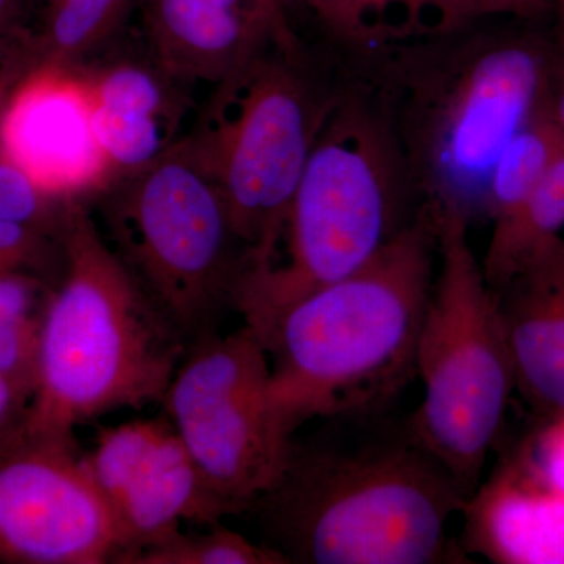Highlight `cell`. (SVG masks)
<instances>
[{"label": "cell", "mask_w": 564, "mask_h": 564, "mask_svg": "<svg viewBox=\"0 0 564 564\" xmlns=\"http://www.w3.org/2000/svg\"><path fill=\"white\" fill-rule=\"evenodd\" d=\"M564 236V150L525 202L492 225L481 269L499 291Z\"/></svg>", "instance_id": "cell-16"}, {"label": "cell", "mask_w": 564, "mask_h": 564, "mask_svg": "<svg viewBox=\"0 0 564 564\" xmlns=\"http://www.w3.org/2000/svg\"><path fill=\"white\" fill-rule=\"evenodd\" d=\"M88 204L104 239L187 348L220 333L236 313L250 256L185 137Z\"/></svg>", "instance_id": "cell-6"}, {"label": "cell", "mask_w": 564, "mask_h": 564, "mask_svg": "<svg viewBox=\"0 0 564 564\" xmlns=\"http://www.w3.org/2000/svg\"><path fill=\"white\" fill-rule=\"evenodd\" d=\"M52 2H54V0H39L41 13H43V11L46 10L47 7H50Z\"/></svg>", "instance_id": "cell-35"}, {"label": "cell", "mask_w": 564, "mask_h": 564, "mask_svg": "<svg viewBox=\"0 0 564 564\" xmlns=\"http://www.w3.org/2000/svg\"><path fill=\"white\" fill-rule=\"evenodd\" d=\"M432 217L440 269L415 350L422 402L408 423L470 497L502 430L514 364L496 291L470 247V223L456 212Z\"/></svg>", "instance_id": "cell-8"}, {"label": "cell", "mask_w": 564, "mask_h": 564, "mask_svg": "<svg viewBox=\"0 0 564 564\" xmlns=\"http://www.w3.org/2000/svg\"><path fill=\"white\" fill-rule=\"evenodd\" d=\"M554 13L558 17L560 33L564 35V0H554Z\"/></svg>", "instance_id": "cell-34"}, {"label": "cell", "mask_w": 564, "mask_h": 564, "mask_svg": "<svg viewBox=\"0 0 564 564\" xmlns=\"http://www.w3.org/2000/svg\"><path fill=\"white\" fill-rule=\"evenodd\" d=\"M137 0H54L33 33L36 65H79L121 28Z\"/></svg>", "instance_id": "cell-18"}, {"label": "cell", "mask_w": 564, "mask_h": 564, "mask_svg": "<svg viewBox=\"0 0 564 564\" xmlns=\"http://www.w3.org/2000/svg\"><path fill=\"white\" fill-rule=\"evenodd\" d=\"M152 61L182 87L218 85L274 43L252 0H144Z\"/></svg>", "instance_id": "cell-13"}, {"label": "cell", "mask_w": 564, "mask_h": 564, "mask_svg": "<svg viewBox=\"0 0 564 564\" xmlns=\"http://www.w3.org/2000/svg\"><path fill=\"white\" fill-rule=\"evenodd\" d=\"M126 564H289L269 545L220 524L207 533L170 534L165 540L129 556Z\"/></svg>", "instance_id": "cell-22"}, {"label": "cell", "mask_w": 564, "mask_h": 564, "mask_svg": "<svg viewBox=\"0 0 564 564\" xmlns=\"http://www.w3.org/2000/svg\"><path fill=\"white\" fill-rule=\"evenodd\" d=\"M63 261L62 243L54 234L25 223L0 220V274L31 273L55 288Z\"/></svg>", "instance_id": "cell-23"}, {"label": "cell", "mask_w": 564, "mask_h": 564, "mask_svg": "<svg viewBox=\"0 0 564 564\" xmlns=\"http://www.w3.org/2000/svg\"><path fill=\"white\" fill-rule=\"evenodd\" d=\"M85 463L117 529L113 563L180 532L182 522L210 527L231 514L165 414L99 429Z\"/></svg>", "instance_id": "cell-11"}, {"label": "cell", "mask_w": 564, "mask_h": 564, "mask_svg": "<svg viewBox=\"0 0 564 564\" xmlns=\"http://www.w3.org/2000/svg\"><path fill=\"white\" fill-rule=\"evenodd\" d=\"M0 155L63 202L90 203L115 180L79 65L43 63L22 77L0 107Z\"/></svg>", "instance_id": "cell-12"}, {"label": "cell", "mask_w": 564, "mask_h": 564, "mask_svg": "<svg viewBox=\"0 0 564 564\" xmlns=\"http://www.w3.org/2000/svg\"><path fill=\"white\" fill-rule=\"evenodd\" d=\"M547 113L564 140V35L552 50L551 80H549Z\"/></svg>", "instance_id": "cell-30"}, {"label": "cell", "mask_w": 564, "mask_h": 564, "mask_svg": "<svg viewBox=\"0 0 564 564\" xmlns=\"http://www.w3.org/2000/svg\"><path fill=\"white\" fill-rule=\"evenodd\" d=\"M463 549L500 564H564V496L524 456L478 486L464 505Z\"/></svg>", "instance_id": "cell-15"}, {"label": "cell", "mask_w": 564, "mask_h": 564, "mask_svg": "<svg viewBox=\"0 0 564 564\" xmlns=\"http://www.w3.org/2000/svg\"><path fill=\"white\" fill-rule=\"evenodd\" d=\"M117 529L76 437L20 432L0 445V563L104 564Z\"/></svg>", "instance_id": "cell-10"}, {"label": "cell", "mask_w": 564, "mask_h": 564, "mask_svg": "<svg viewBox=\"0 0 564 564\" xmlns=\"http://www.w3.org/2000/svg\"><path fill=\"white\" fill-rule=\"evenodd\" d=\"M272 25L274 44L284 50H296L300 41L293 31L288 13V0H252Z\"/></svg>", "instance_id": "cell-31"}, {"label": "cell", "mask_w": 564, "mask_h": 564, "mask_svg": "<svg viewBox=\"0 0 564 564\" xmlns=\"http://www.w3.org/2000/svg\"><path fill=\"white\" fill-rule=\"evenodd\" d=\"M292 437L280 478L243 514L289 564L463 563L448 522L469 494L388 408Z\"/></svg>", "instance_id": "cell-1"}, {"label": "cell", "mask_w": 564, "mask_h": 564, "mask_svg": "<svg viewBox=\"0 0 564 564\" xmlns=\"http://www.w3.org/2000/svg\"><path fill=\"white\" fill-rule=\"evenodd\" d=\"M70 203L41 191L28 173L0 155V220L25 223L58 237Z\"/></svg>", "instance_id": "cell-24"}, {"label": "cell", "mask_w": 564, "mask_h": 564, "mask_svg": "<svg viewBox=\"0 0 564 564\" xmlns=\"http://www.w3.org/2000/svg\"><path fill=\"white\" fill-rule=\"evenodd\" d=\"M326 32L348 46L375 51L361 0H299Z\"/></svg>", "instance_id": "cell-25"}, {"label": "cell", "mask_w": 564, "mask_h": 564, "mask_svg": "<svg viewBox=\"0 0 564 564\" xmlns=\"http://www.w3.org/2000/svg\"><path fill=\"white\" fill-rule=\"evenodd\" d=\"M46 307L20 282L0 280V375L31 403Z\"/></svg>", "instance_id": "cell-21"}, {"label": "cell", "mask_w": 564, "mask_h": 564, "mask_svg": "<svg viewBox=\"0 0 564 564\" xmlns=\"http://www.w3.org/2000/svg\"><path fill=\"white\" fill-rule=\"evenodd\" d=\"M35 65L32 40L0 39V107Z\"/></svg>", "instance_id": "cell-27"}, {"label": "cell", "mask_w": 564, "mask_h": 564, "mask_svg": "<svg viewBox=\"0 0 564 564\" xmlns=\"http://www.w3.org/2000/svg\"><path fill=\"white\" fill-rule=\"evenodd\" d=\"M404 192L410 182L380 102L339 96L289 207L284 261L240 285L236 313L262 344L292 304L358 272L402 231Z\"/></svg>", "instance_id": "cell-5"}, {"label": "cell", "mask_w": 564, "mask_h": 564, "mask_svg": "<svg viewBox=\"0 0 564 564\" xmlns=\"http://www.w3.org/2000/svg\"><path fill=\"white\" fill-rule=\"evenodd\" d=\"M337 98L315 84L302 47L270 41L215 85L185 137L225 199L250 256L248 273L276 258L293 195Z\"/></svg>", "instance_id": "cell-7"}, {"label": "cell", "mask_w": 564, "mask_h": 564, "mask_svg": "<svg viewBox=\"0 0 564 564\" xmlns=\"http://www.w3.org/2000/svg\"><path fill=\"white\" fill-rule=\"evenodd\" d=\"M511 17L519 20H540L554 13V0H508Z\"/></svg>", "instance_id": "cell-32"}, {"label": "cell", "mask_w": 564, "mask_h": 564, "mask_svg": "<svg viewBox=\"0 0 564 564\" xmlns=\"http://www.w3.org/2000/svg\"><path fill=\"white\" fill-rule=\"evenodd\" d=\"M93 106L126 117L161 120L180 126L187 117V88L173 80L150 55V61L115 58L79 65Z\"/></svg>", "instance_id": "cell-17"}, {"label": "cell", "mask_w": 564, "mask_h": 564, "mask_svg": "<svg viewBox=\"0 0 564 564\" xmlns=\"http://www.w3.org/2000/svg\"><path fill=\"white\" fill-rule=\"evenodd\" d=\"M478 14V18L511 17L510 2L508 0H466Z\"/></svg>", "instance_id": "cell-33"}, {"label": "cell", "mask_w": 564, "mask_h": 564, "mask_svg": "<svg viewBox=\"0 0 564 564\" xmlns=\"http://www.w3.org/2000/svg\"><path fill=\"white\" fill-rule=\"evenodd\" d=\"M58 240L65 261L22 432L73 440L77 426L102 415L162 403L187 345L104 239L90 204H69Z\"/></svg>", "instance_id": "cell-4"}, {"label": "cell", "mask_w": 564, "mask_h": 564, "mask_svg": "<svg viewBox=\"0 0 564 564\" xmlns=\"http://www.w3.org/2000/svg\"><path fill=\"white\" fill-rule=\"evenodd\" d=\"M375 51L454 35L480 21L466 0H361Z\"/></svg>", "instance_id": "cell-20"}, {"label": "cell", "mask_w": 564, "mask_h": 564, "mask_svg": "<svg viewBox=\"0 0 564 564\" xmlns=\"http://www.w3.org/2000/svg\"><path fill=\"white\" fill-rule=\"evenodd\" d=\"M564 150L562 133L541 111L524 126L494 165L486 192V214L492 225L503 221L540 185Z\"/></svg>", "instance_id": "cell-19"}, {"label": "cell", "mask_w": 564, "mask_h": 564, "mask_svg": "<svg viewBox=\"0 0 564 564\" xmlns=\"http://www.w3.org/2000/svg\"><path fill=\"white\" fill-rule=\"evenodd\" d=\"M524 459L549 488L564 496V414L549 419Z\"/></svg>", "instance_id": "cell-26"}, {"label": "cell", "mask_w": 564, "mask_h": 564, "mask_svg": "<svg viewBox=\"0 0 564 564\" xmlns=\"http://www.w3.org/2000/svg\"><path fill=\"white\" fill-rule=\"evenodd\" d=\"M496 295L516 389L545 421L564 414V236Z\"/></svg>", "instance_id": "cell-14"}, {"label": "cell", "mask_w": 564, "mask_h": 564, "mask_svg": "<svg viewBox=\"0 0 564 564\" xmlns=\"http://www.w3.org/2000/svg\"><path fill=\"white\" fill-rule=\"evenodd\" d=\"M473 28L384 47L378 99L421 207L469 223L486 212L505 147L547 109L554 50L538 36Z\"/></svg>", "instance_id": "cell-2"}, {"label": "cell", "mask_w": 564, "mask_h": 564, "mask_svg": "<svg viewBox=\"0 0 564 564\" xmlns=\"http://www.w3.org/2000/svg\"><path fill=\"white\" fill-rule=\"evenodd\" d=\"M28 408V397L0 375V445L20 432Z\"/></svg>", "instance_id": "cell-29"}, {"label": "cell", "mask_w": 564, "mask_h": 564, "mask_svg": "<svg viewBox=\"0 0 564 564\" xmlns=\"http://www.w3.org/2000/svg\"><path fill=\"white\" fill-rule=\"evenodd\" d=\"M270 356L250 326L185 351L162 404L210 491L243 514L280 478L293 434L267 397Z\"/></svg>", "instance_id": "cell-9"}, {"label": "cell", "mask_w": 564, "mask_h": 564, "mask_svg": "<svg viewBox=\"0 0 564 564\" xmlns=\"http://www.w3.org/2000/svg\"><path fill=\"white\" fill-rule=\"evenodd\" d=\"M40 17L39 0H0V39L33 40Z\"/></svg>", "instance_id": "cell-28"}, {"label": "cell", "mask_w": 564, "mask_h": 564, "mask_svg": "<svg viewBox=\"0 0 564 564\" xmlns=\"http://www.w3.org/2000/svg\"><path fill=\"white\" fill-rule=\"evenodd\" d=\"M436 256V223L419 207L372 261L278 318L263 339L272 367L267 397L289 433L389 408L415 375Z\"/></svg>", "instance_id": "cell-3"}]
</instances>
